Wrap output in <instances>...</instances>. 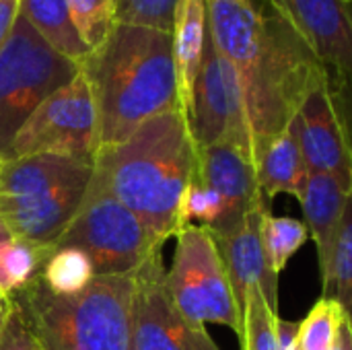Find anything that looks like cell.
Masks as SVG:
<instances>
[{"mask_svg": "<svg viewBox=\"0 0 352 350\" xmlns=\"http://www.w3.org/2000/svg\"><path fill=\"white\" fill-rule=\"evenodd\" d=\"M99 151L97 107L87 76L78 74L52 93L19 128L2 159L60 155L95 159Z\"/></svg>", "mask_w": 352, "mask_h": 350, "instance_id": "ba28073f", "label": "cell"}, {"mask_svg": "<svg viewBox=\"0 0 352 350\" xmlns=\"http://www.w3.org/2000/svg\"><path fill=\"white\" fill-rule=\"evenodd\" d=\"M266 212L268 202H262L235 229L214 235L239 311H243L248 291L254 287H260L270 307L278 311V276L268 266L262 241V221Z\"/></svg>", "mask_w": 352, "mask_h": 350, "instance_id": "5bb4252c", "label": "cell"}, {"mask_svg": "<svg viewBox=\"0 0 352 350\" xmlns=\"http://www.w3.org/2000/svg\"><path fill=\"white\" fill-rule=\"evenodd\" d=\"M196 177L210 188L225 206V219L219 231L223 235L235 229L258 204L266 202L258 186V169L252 153L233 140H219L198 149Z\"/></svg>", "mask_w": 352, "mask_h": 350, "instance_id": "4fadbf2b", "label": "cell"}, {"mask_svg": "<svg viewBox=\"0 0 352 350\" xmlns=\"http://www.w3.org/2000/svg\"><path fill=\"white\" fill-rule=\"evenodd\" d=\"M332 350H352V318L346 311H342V316H340Z\"/></svg>", "mask_w": 352, "mask_h": 350, "instance_id": "f1b7e54d", "label": "cell"}, {"mask_svg": "<svg viewBox=\"0 0 352 350\" xmlns=\"http://www.w3.org/2000/svg\"><path fill=\"white\" fill-rule=\"evenodd\" d=\"M198 171V146L184 109L144 122L120 144L99 149L91 184L130 208L163 243L184 227L179 204Z\"/></svg>", "mask_w": 352, "mask_h": 350, "instance_id": "7a4b0ae2", "label": "cell"}, {"mask_svg": "<svg viewBox=\"0 0 352 350\" xmlns=\"http://www.w3.org/2000/svg\"><path fill=\"white\" fill-rule=\"evenodd\" d=\"M309 239V231L305 223L291 217H274L270 210L262 221V241L270 270L278 276L289 260L301 250V245Z\"/></svg>", "mask_w": 352, "mask_h": 350, "instance_id": "603a6c76", "label": "cell"}, {"mask_svg": "<svg viewBox=\"0 0 352 350\" xmlns=\"http://www.w3.org/2000/svg\"><path fill=\"white\" fill-rule=\"evenodd\" d=\"M280 316L270 307L260 287L248 291L241 311V350H278Z\"/></svg>", "mask_w": 352, "mask_h": 350, "instance_id": "7402d4cb", "label": "cell"}, {"mask_svg": "<svg viewBox=\"0 0 352 350\" xmlns=\"http://www.w3.org/2000/svg\"><path fill=\"white\" fill-rule=\"evenodd\" d=\"M309 173H326L352 190V132L330 74L305 97L293 120Z\"/></svg>", "mask_w": 352, "mask_h": 350, "instance_id": "8fae6325", "label": "cell"}, {"mask_svg": "<svg viewBox=\"0 0 352 350\" xmlns=\"http://www.w3.org/2000/svg\"><path fill=\"white\" fill-rule=\"evenodd\" d=\"M349 194L351 190L340 179L326 173H309L297 196L305 215V227L318 250L320 274L328 270Z\"/></svg>", "mask_w": 352, "mask_h": 350, "instance_id": "9a60e30c", "label": "cell"}, {"mask_svg": "<svg viewBox=\"0 0 352 350\" xmlns=\"http://www.w3.org/2000/svg\"><path fill=\"white\" fill-rule=\"evenodd\" d=\"M50 252L12 235L0 237V299H12L39 274Z\"/></svg>", "mask_w": 352, "mask_h": 350, "instance_id": "d6986e66", "label": "cell"}, {"mask_svg": "<svg viewBox=\"0 0 352 350\" xmlns=\"http://www.w3.org/2000/svg\"><path fill=\"white\" fill-rule=\"evenodd\" d=\"M80 66L58 54L21 14L0 50V159L25 120Z\"/></svg>", "mask_w": 352, "mask_h": 350, "instance_id": "5b68a950", "label": "cell"}, {"mask_svg": "<svg viewBox=\"0 0 352 350\" xmlns=\"http://www.w3.org/2000/svg\"><path fill=\"white\" fill-rule=\"evenodd\" d=\"M130 350H219L206 328L192 324L175 307L161 254L134 274Z\"/></svg>", "mask_w": 352, "mask_h": 350, "instance_id": "30bf717a", "label": "cell"}, {"mask_svg": "<svg viewBox=\"0 0 352 350\" xmlns=\"http://www.w3.org/2000/svg\"><path fill=\"white\" fill-rule=\"evenodd\" d=\"M68 8L80 41L93 52L118 25L120 0H68Z\"/></svg>", "mask_w": 352, "mask_h": 350, "instance_id": "cb8c5ba5", "label": "cell"}, {"mask_svg": "<svg viewBox=\"0 0 352 350\" xmlns=\"http://www.w3.org/2000/svg\"><path fill=\"white\" fill-rule=\"evenodd\" d=\"M39 278L54 295L70 297L82 293L91 285L95 278V268L82 250L58 248L52 250L45 258L39 270Z\"/></svg>", "mask_w": 352, "mask_h": 350, "instance_id": "ffe728a7", "label": "cell"}, {"mask_svg": "<svg viewBox=\"0 0 352 350\" xmlns=\"http://www.w3.org/2000/svg\"><path fill=\"white\" fill-rule=\"evenodd\" d=\"M324 295L342 305L346 314L352 311V190L346 198L342 221L336 231V241L328 270L322 274Z\"/></svg>", "mask_w": 352, "mask_h": 350, "instance_id": "44dd1931", "label": "cell"}, {"mask_svg": "<svg viewBox=\"0 0 352 350\" xmlns=\"http://www.w3.org/2000/svg\"><path fill=\"white\" fill-rule=\"evenodd\" d=\"M171 268L165 283L175 307L186 320L206 328L219 324L241 336V311L219 252L214 235L204 225H186L177 235Z\"/></svg>", "mask_w": 352, "mask_h": 350, "instance_id": "52a82bcc", "label": "cell"}, {"mask_svg": "<svg viewBox=\"0 0 352 350\" xmlns=\"http://www.w3.org/2000/svg\"><path fill=\"white\" fill-rule=\"evenodd\" d=\"M342 305L334 299L320 297L305 320L299 322L297 350H332L342 316Z\"/></svg>", "mask_w": 352, "mask_h": 350, "instance_id": "d4e9b609", "label": "cell"}, {"mask_svg": "<svg viewBox=\"0 0 352 350\" xmlns=\"http://www.w3.org/2000/svg\"><path fill=\"white\" fill-rule=\"evenodd\" d=\"M206 19L214 47L239 76L258 165L328 70L274 0H206Z\"/></svg>", "mask_w": 352, "mask_h": 350, "instance_id": "6da1fadb", "label": "cell"}, {"mask_svg": "<svg viewBox=\"0 0 352 350\" xmlns=\"http://www.w3.org/2000/svg\"><path fill=\"white\" fill-rule=\"evenodd\" d=\"M208 33L206 0H179L173 17V60L182 109L188 116Z\"/></svg>", "mask_w": 352, "mask_h": 350, "instance_id": "2e32d148", "label": "cell"}, {"mask_svg": "<svg viewBox=\"0 0 352 350\" xmlns=\"http://www.w3.org/2000/svg\"><path fill=\"white\" fill-rule=\"evenodd\" d=\"M80 72L97 107L99 149L120 144L144 122L182 109L171 31L118 23L87 54Z\"/></svg>", "mask_w": 352, "mask_h": 350, "instance_id": "3957f363", "label": "cell"}, {"mask_svg": "<svg viewBox=\"0 0 352 350\" xmlns=\"http://www.w3.org/2000/svg\"><path fill=\"white\" fill-rule=\"evenodd\" d=\"M0 350H41L21 303L12 297L4 301V322L0 330Z\"/></svg>", "mask_w": 352, "mask_h": 350, "instance_id": "4316f807", "label": "cell"}, {"mask_svg": "<svg viewBox=\"0 0 352 350\" xmlns=\"http://www.w3.org/2000/svg\"><path fill=\"white\" fill-rule=\"evenodd\" d=\"M256 169L258 186L266 202L274 200L278 194H291L295 198L299 196L309 169L303 159L293 122L266 146V151L258 159Z\"/></svg>", "mask_w": 352, "mask_h": 350, "instance_id": "e0dca14e", "label": "cell"}, {"mask_svg": "<svg viewBox=\"0 0 352 350\" xmlns=\"http://www.w3.org/2000/svg\"><path fill=\"white\" fill-rule=\"evenodd\" d=\"M163 245L130 208L89 184L74 219L52 250H82L93 262L95 276H99L136 274L142 264L161 254Z\"/></svg>", "mask_w": 352, "mask_h": 350, "instance_id": "8992f818", "label": "cell"}, {"mask_svg": "<svg viewBox=\"0 0 352 350\" xmlns=\"http://www.w3.org/2000/svg\"><path fill=\"white\" fill-rule=\"evenodd\" d=\"M19 14L58 54L66 56L78 66L87 58L89 50L74 29L68 0H19Z\"/></svg>", "mask_w": 352, "mask_h": 350, "instance_id": "ac0fdd59", "label": "cell"}, {"mask_svg": "<svg viewBox=\"0 0 352 350\" xmlns=\"http://www.w3.org/2000/svg\"><path fill=\"white\" fill-rule=\"evenodd\" d=\"M318 54L330 83L352 95V2L274 0Z\"/></svg>", "mask_w": 352, "mask_h": 350, "instance_id": "7c38bea8", "label": "cell"}, {"mask_svg": "<svg viewBox=\"0 0 352 350\" xmlns=\"http://www.w3.org/2000/svg\"><path fill=\"white\" fill-rule=\"evenodd\" d=\"M186 118L198 149L210 146L219 140H233L254 157L239 76L233 64L219 54L210 33H206L202 64Z\"/></svg>", "mask_w": 352, "mask_h": 350, "instance_id": "9c48e42d", "label": "cell"}, {"mask_svg": "<svg viewBox=\"0 0 352 350\" xmlns=\"http://www.w3.org/2000/svg\"><path fill=\"white\" fill-rule=\"evenodd\" d=\"M346 2H352V0H346Z\"/></svg>", "mask_w": 352, "mask_h": 350, "instance_id": "4dcf8cb0", "label": "cell"}, {"mask_svg": "<svg viewBox=\"0 0 352 350\" xmlns=\"http://www.w3.org/2000/svg\"><path fill=\"white\" fill-rule=\"evenodd\" d=\"M4 301L6 299H0V330H2V322H4Z\"/></svg>", "mask_w": 352, "mask_h": 350, "instance_id": "f546056e", "label": "cell"}, {"mask_svg": "<svg viewBox=\"0 0 352 350\" xmlns=\"http://www.w3.org/2000/svg\"><path fill=\"white\" fill-rule=\"evenodd\" d=\"M177 2L179 0H120L118 23L171 31Z\"/></svg>", "mask_w": 352, "mask_h": 350, "instance_id": "484cf974", "label": "cell"}, {"mask_svg": "<svg viewBox=\"0 0 352 350\" xmlns=\"http://www.w3.org/2000/svg\"><path fill=\"white\" fill-rule=\"evenodd\" d=\"M14 299L41 350H130L134 274H99L70 297L54 295L37 274Z\"/></svg>", "mask_w": 352, "mask_h": 350, "instance_id": "277c9868", "label": "cell"}, {"mask_svg": "<svg viewBox=\"0 0 352 350\" xmlns=\"http://www.w3.org/2000/svg\"><path fill=\"white\" fill-rule=\"evenodd\" d=\"M19 17V0H0V50L4 47Z\"/></svg>", "mask_w": 352, "mask_h": 350, "instance_id": "83f0119b", "label": "cell"}]
</instances>
